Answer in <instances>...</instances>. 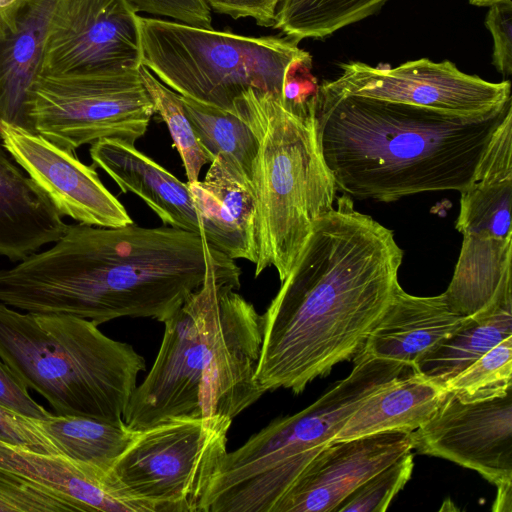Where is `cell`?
Here are the masks:
<instances>
[{
    "label": "cell",
    "mask_w": 512,
    "mask_h": 512,
    "mask_svg": "<svg viewBox=\"0 0 512 512\" xmlns=\"http://www.w3.org/2000/svg\"><path fill=\"white\" fill-rule=\"evenodd\" d=\"M321 217L262 318L256 380L301 393L354 357L389 305L403 250L352 198Z\"/></svg>",
    "instance_id": "obj_1"
},
{
    "label": "cell",
    "mask_w": 512,
    "mask_h": 512,
    "mask_svg": "<svg viewBox=\"0 0 512 512\" xmlns=\"http://www.w3.org/2000/svg\"><path fill=\"white\" fill-rule=\"evenodd\" d=\"M206 267L199 233L78 222L49 249L0 269V302L97 325L121 317L164 323L201 286Z\"/></svg>",
    "instance_id": "obj_2"
},
{
    "label": "cell",
    "mask_w": 512,
    "mask_h": 512,
    "mask_svg": "<svg viewBox=\"0 0 512 512\" xmlns=\"http://www.w3.org/2000/svg\"><path fill=\"white\" fill-rule=\"evenodd\" d=\"M512 101L483 117L349 95L319 85L314 119L336 189L393 202L430 191H464Z\"/></svg>",
    "instance_id": "obj_3"
},
{
    "label": "cell",
    "mask_w": 512,
    "mask_h": 512,
    "mask_svg": "<svg viewBox=\"0 0 512 512\" xmlns=\"http://www.w3.org/2000/svg\"><path fill=\"white\" fill-rule=\"evenodd\" d=\"M204 250V281L164 322L155 361L123 415L129 429L182 416L233 420L264 394L256 380L261 315L237 292L235 260L205 238Z\"/></svg>",
    "instance_id": "obj_4"
},
{
    "label": "cell",
    "mask_w": 512,
    "mask_h": 512,
    "mask_svg": "<svg viewBox=\"0 0 512 512\" xmlns=\"http://www.w3.org/2000/svg\"><path fill=\"white\" fill-rule=\"evenodd\" d=\"M315 100L292 109L281 95L250 88L234 101L233 114L258 140L251 174L256 277L273 266L282 282L315 223L334 208L337 189L318 141Z\"/></svg>",
    "instance_id": "obj_5"
},
{
    "label": "cell",
    "mask_w": 512,
    "mask_h": 512,
    "mask_svg": "<svg viewBox=\"0 0 512 512\" xmlns=\"http://www.w3.org/2000/svg\"><path fill=\"white\" fill-rule=\"evenodd\" d=\"M0 358L57 415L125 424L145 370L142 355L94 322L65 314L21 313L0 302Z\"/></svg>",
    "instance_id": "obj_6"
},
{
    "label": "cell",
    "mask_w": 512,
    "mask_h": 512,
    "mask_svg": "<svg viewBox=\"0 0 512 512\" xmlns=\"http://www.w3.org/2000/svg\"><path fill=\"white\" fill-rule=\"evenodd\" d=\"M350 374L303 410L271 421L227 452L206 512H277L311 461L332 442L353 411L373 392L408 371L405 363L354 356Z\"/></svg>",
    "instance_id": "obj_7"
},
{
    "label": "cell",
    "mask_w": 512,
    "mask_h": 512,
    "mask_svg": "<svg viewBox=\"0 0 512 512\" xmlns=\"http://www.w3.org/2000/svg\"><path fill=\"white\" fill-rule=\"evenodd\" d=\"M141 63L181 96L233 113L246 90L282 96L290 63L309 53L298 41L249 37L138 15Z\"/></svg>",
    "instance_id": "obj_8"
},
{
    "label": "cell",
    "mask_w": 512,
    "mask_h": 512,
    "mask_svg": "<svg viewBox=\"0 0 512 512\" xmlns=\"http://www.w3.org/2000/svg\"><path fill=\"white\" fill-rule=\"evenodd\" d=\"M231 423L225 417L182 416L134 430L108 474L154 512H205L228 452Z\"/></svg>",
    "instance_id": "obj_9"
},
{
    "label": "cell",
    "mask_w": 512,
    "mask_h": 512,
    "mask_svg": "<svg viewBox=\"0 0 512 512\" xmlns=\"http://www.w3.org/2000/svg\"><path fill=\"white\" fill-rule=\"evenodd\" d=\"M154 113L139 70L38 75L29 94L34 132L72 153L105 138L135 144Z\"/></svg>",
    "instance_id": "obj_10"
},
{
    "label": "cell",
    "mask_w": 512,
    "mask_h": 512,
    "mask_svg": "<svg viewBox=\"0 0 512 512\" xmlns=\"http://www.w3.org/2000/svg\"><path fill=\"white\" fill-rule=\"evenodd\" d=\"M339 67L341 73L334 80L324 81L333 90L455 116H487L512 101L509 80L489 82L461 71L449 60L421 58L395 68L352 61Z\"/></svg>",
    "instance_id": "obj_11"
},
{
    "label": "cell",
    "mask_w": 512,
    "mask_h": 512,
    "mask_svg": "<svg viewBox=\"0 0 512 512\" xmlns=\"http://www.w3.org/2000/svg\"><path fill=\"white\" fill-rule=\"evenodd\" d=\"M138 14L128 0H59L39 75L139 70Z\"/></svg>",
    "instance_id": "obj_12"
},
{
    "label": "cell",
    "mask_w": 512,
    "mask_h": 512,
    "mask_svg": "<svg viewBox=\"0 0 512 512\" xmlns=\"http://www.w3.org/2000/svg\"><path fill=\"white\" fill-rule=\"evenodd\" d=\"M413 449L475 470L496 487L512 483V390L465 403L451 392L411 432Z\"/></svg>",
    "instance_id": "obj_13"
},
{
    "label": "cell",
    "mask_w": 512,
    "mask_h": 512,
    "mask_svg": "<svg viewBox=\"0 0 512 512\" xmlns=\"http://www.w3.org/2000/svg\"><path fill=\"white\" fill-rule=\"evenodd\" d=\"M0 140L61 215L93 226L133 223L124 205L101 182L94 165L82 163L74 153L19 126L0 123Z\"/></svg>",
    "instance_id": "obj_14"
},
{
    "label": "cell",
    "mask_w": 512,
    "mask_h": 512,
    "mask_svg": "<svg viewBox=\"0 0 512 512\" xmlns=\"http://www.w3.org/2000/svg\"><path fill=\"white\" fill-rule=\"evenodd\" d=\"M459 258L495 264L512 253V112L492 136L472 183L460 192Z\"/></svg>",
    "instance_id": "obj_15"
},
{
    "label": "cell",
    "mask_w": 512,
    "mask_h": 512,
    "mask_svg": "<svg viewBox=\"0 0 512 512\" xmlns=\"http://www.w3.org/2000/svg\"><path fill=\"white\" fill-rule=\"evenodd\" d=\"M413 449L411 432L387 431L327 445L277 512H330L370 477Z\"/></svg>",
    "instance_id": "obj_16"
},
{
    "label": "cell",
    "mask_w": 512,
    "mask_h": 512,
    "mask_svg": "<svg viewBox=\"0 0 512 512\" xmlns=\"http://www.w3.org/2000/svg\"><path fill=\"white\" fill-rule=\"evenodd\" d=\"M58 2L17 0L0 11V123L34 132L29 94Z\"/></svg>",
    "instance_id": "obj_17"
},
{
    "label": "cell",
    "mask_w": 512,
    "mask_h": 512,
    "mask_svg": "<svg viewBox=\"0 0 512 512\" xmlns=\"http://www.w3.org/2000/svg\"><path fill=\"white\" fill-rule=\"evenodd\" d=\"M187 184L207 243L231 259L255 264L256 199L251 180L217 156L204 180Z\"/></svg>",
    "instance_id": "obj_18"
},
{
    "label": "cell",
    "mask_w": 512,
    "mask_h": 512,
    "mask_svg": "<svg viewBox=\"0 0 512 512\" xmlns=\"http://www.w3.org/2000/svg\"><path fill=\"white\" fill-rule=\"evenodd\" d=\"M0 471L45 489L83 512H153L100 469L0 441Z\"/></svg>",
    "instance_id": "obj_19"
},
{
    "label": "cell",
    "mask_w": 512,
    "mask_h": 512,
    "mask_svg": "<svg viewBox=\"0 0 512 512\" xmlns=\"http://www.w3.org/2000/svg\"><path fill=\"white\" fill-rule=\"evenodd\" d=\"M89 154L121 192L140 197L161 219L174 228L201 234V224L187 182L139 151L135 144L105 138L91 144Z\"/></svg>",
    "instance_id": "obj_20"
},
{
    "label": "cell",
    "mask_w": 512,
    "mask_h": 512,
    "mask_svg": "<svg viewBox=\"0 0 512 512\" xmlns=\"http://www.w3.org/2000/svg\"><path fill=\"white\" fill-rule=\"evenodd\" d=\"M467 318L449 305L444 293L413 296L399 285L361 350L372 357L402 362L414 369L425 354Z\"/></svg>",
    "instance_id": "obj_21"
},
{
    "label": "cell",
    "mask_w": 512,
    "mask_h": 512,
    "mask_svg": "<svg viewBox=\"0 0 512 512\" xmlns=\"http://www.w3.org/2000/svg\"><path fill=\"white\" fill-rule=\"evenodd\" d=\"M0 140V256L21 261L57 241L68 224Z\"/></svg>",
    "instance_id": "obj_22"
},
{
    "label": "cell",
    "mask_w": 512,
    "mask_h": 512,
    "mask_svg": "<svg viewBox=\"0 0 512 512\" xmlns=\"http://www.w3.org/2000/svg\"><path fill=\"white\" fill-rule=\"evenodd\" d=\"M446 392L444 387L411 370L370 394L331 443L387 431L412 432L434 415Z\"/></svg>",
    "instance_id": "obj_23"
},
{
    "label": "cell",
    "mask_w": 512,
    "mask_h": 512,
    "mask_svg": "<svg viewBox=\"0 0 512 512\" xmlns=\"http://www.w3.org/2000/svg\"><path fill=\"white\" fill-rule=\"evenodd\" d=\"M512 336V292L468 317L415 365L414 371L435 384L445 385L483 354Z\"/></svg>",
    "instance_id": "obj_24"
},
{
    "label": "cell",
    "mask_w": 512,
    "mask_h": 512,
    "mask_svg": "<svg viewBox=\"0 0 512 512\" xmlns=\"http://www.w3.org/2000/svg\"><path fill=\"white\" fill-rule=\"evenodd\" d=\"M35 420L60 455L107 473L134 433L125 424L83 416L55 414L44 420Z\"/></svg>",
    "instance_id": "obj_25"
},
{
    "label": "cell",
    "mask_w": 512,
    "mask_h": 512,
    "mask_svg": "<svg viewBox=\"0 0 512 512\" xmlns=\"http://www.w3.org/2000/svg\"><path fill=\"white\" fill-rule=\"evenodd\" d=\"M199 143L211 158L221 156L250 180L258 140L236 114L181 96Z\"/></svg>",
    "instance_id": "obj_26"
},
{
    "label": "cell",
    "mask_w": 512,
    "mask_h": 512,
    "mask_svg": "<svg viewBox=\"0 0 512 512\" xmlns=\"http://www.w3.org/2000/svg\"><path fill=\"white\" fill-rule=\"evenodd\" d=\"M388 0H281L274 29L296 41L324 38L375 14Z\"/></svg>",
    "instance_id": "obj_27"
},
{
    "label": "cell",
    "mask_w": 512,
    "mask_h": 512,
    "mask_svg": "<svg viewBox=\"0 0 512 512\" xmlns=\"http://www.w3.org/2000/svg\"><path fill=\"white\" fill-rule=\"evenodd\" d=\"M141 80L151 97L155 113L166 123L185 169L187 182L199 180L202 167L211 162L195 134L178 93L163 84L143 65L139 68Z\"/></svg>",
    "instance_id": "obj_28"
},
{
    "label": "cell",
    "mask_w": 512,
    "mask_h": 512,
    "mask_svg": "<svg viewBox=\"0 0 512 512\" xmlns=\"http://www.w3.org/2000/svg\"><path fill=\"white\" fill-rule=\"evenodd\" d=\"M445 389L465 403L500 397L512 390V336L451 379Z\"/></svg>",
    "instance_id": "obj_29"
},
{
    "label": "cell",
    "mask_w": 512,
    "mask_h": 512,
    "mask_svg": "<svg viewBox=\"0 0 512 512\" xmlns=\"http://www.w3.org/2000/svg\"><path fill=\"white\" fill-rule=\"evenodd\" d=\"M414 458L409 452L379 471L347 496L336 512H384L412 475Z\"/></svg>",
    "instance_id": "obj_30"
},
{
    "label": "cell",
    "mask_w": 512,
    "mask_h": 512,
    "mask_svg": "<svg viewBox=\"0 0 512 512\" xmlns=\"http://www.w3.org/2000/svg\"><path fill=\"white\" fill-rule=\"evenodd\" d=\"M73 512L67 500L0 471V512Z\"/></svg>",
    "instance_id": "obj_31"
},
{
    "label": "cell",
    "mask_w": 512,
    "mask_h": 512,
    "mask_svg": "<svg viewBox=\"0 0 512 512\" xmlns=\"http://www.w3.org/2000/svg\"><path fill=\"white\" fill-rule=\"evenodd\" d=\"M0 441L42 454L60 455L58 448L35 419L26 417L2 404H0Z\"/></svg>",
    "instance_id": "obj_32"
},
{
    "label": "cell",
    "mask_w": 512,
    "mask_h": 512,
    "mask_svg": "<svg viewBox=\"0 0 512 512\" xmlns=\"http://www.w3.org/2000/svg\"><path fill=\"white\" fill-rule=\"evenodd\" d=\"M485 25L493 38V64L503 77L512 74V1L489 7Z\"/></svg>",
    "instance_id": "obj_33"
},
{
    "label": "cell",
    "mask_w": 512,
    "mask_h": 512,
    "mask_svg": "<svg viewBox=\"0 0 512 512\" xmlns=\"http://www.w3.org/2000/svg\"><path fill=\"white\" fill-rule=\"evenodd\" d=\"M134 10L171 17L179 22L212 28L210 9L201 0H128Z\"/></svg>",
    "instance_id": "obj_34"
},
{
    "label": "cell",
    "mask_w": 512,
    "mask_h": 512,
    "mask_svg": "<svg viewBox=\"0 0 512 512\" xmlns=\"http://www.w3.org/2000/svg\"><path fill=\"white\" fill-rule=\"evenodd\" d=\"M0 404L32 419L44 420L53 415L31 397L28 388L1 358Z\"/></svg>",
    "instance_id": "obj_35"
},
{
    "label": "cell",
    "mask_w": 512,
    "mask_h": 512,
    "mask_svg": "<svg viewBox=\"0 0 512 512\" xmlns=\"http://www.w3.org/2000/svg\"><path fill=\"white\" fill-rule=\"evenodd\" d=\"M209 9L234 19L253 18L264 27H273L281 0H201Z\"/></svg>",
    "instance_id": "obj_36"
},
{
    "label": "cell",
    "mask_w": 512,
    "mask_h": 512,
    "mask_svg": "<svg viewBox=\"0 0 512 512\" xmlns=\"http://www.w3.org/2000/svg\"><path fill=\"white\" fill-rule=\"evenodd\" d=\"M492 510L495 512L512 511V483L497 487L496 499L493 503Z\"/></svg>",
    "instance_id": "obj_37"
},
{
    "label": "cell",
    "mask_w": 512,
    "mask_h": 512,
    "mask_svg": "<svg viewBox=\"0 0 512 512\" xmlns=\"http://www.w3.org/2000/svg\"><path fill=\"white\" fill-rule=\"evenodd\" d=\"M503 1L505 0H469V3L474 6L490 7Z\"/></svg>",
    "instance_id": "obj_38"
},
{
    "label": "cell",
    "mask_w": 512,
    "mask_h": 512,
    "mask_svg": "<svg viewBox=\"0 0 512 512\" xmlns=\"http://www.w3.org/2000/svg\"><path fill=\"white\" fill-rule=\"evenodd\" d=\"M17 0H0V11L5 9L6 7L12 5Z\"/></svg>",
    "instance_id": "obj_39"
}]
</instances>
